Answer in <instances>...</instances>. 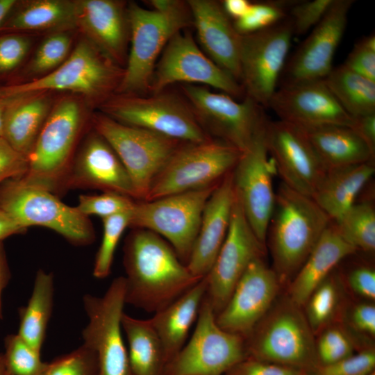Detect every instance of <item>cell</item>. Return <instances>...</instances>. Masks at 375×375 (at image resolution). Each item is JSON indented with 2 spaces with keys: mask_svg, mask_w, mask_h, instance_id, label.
<instances>
[{
  "mask_svg": "<svg viewBox=\"0 0 375 375\" xmlns=\"http://www.w3.org/2000/svg\"><path fill=\"white\" fill-rule=\"evenodd\" d=\"M93 124L95 131L112 148L126 168L136 199L144 201L153 181L180 142L107 115H97Z\"/></svg>",
  "mask_w": 375,
  "mask_h": 375,
  "instance_id": "ba28073f",
  "label": "cell"
},
{
  "mask_svg": "<svg viewBox=\"0 0 375 375\" xmlns=\"http://www.w3.org/2000/svg\"><path fill=\"white\" fill-rule=\"evenodd\" d=\"M0 375H11L8 371L3 359V353H0Z\"/></svg>",
  "mask_w": 375,
  "mask_h": 375,
  "instance_id": "94428289",
  "label": "cell"
},
{
  "mask_svg": "<svg viewBox=\"0 0 375 375\" xmlns=\"http://www.w3.org/2000/svg\"><path fill=\"white\" fill-rule=\"evenodd\" d=\"M122 326L132 374L162 375L166 365L164 350L149 319H138L124 312Z\"/></svg>",
  "mask_w": 375,
  "mask_h": 375,
  "instance_id": "1f68e13d",
  "label": "cell"
},
{
  "mask_svg": "<svg viewBox=\"0 0 375 375\" xmlns=\"http://www.w3.org/2000/svg\"><path fill=\"white\" fill-rule=\"evenodd\" d=\"M251 3L247 0H224L222 2L226 13L235 20L242 17L249 10Z\"/></svg>",
  "mask_w": 375,
  "mask_h": 375,
  "instance_id": "6f0895ef",
  "label": "cell"
},
{
  "mask_svg": "<svg viewBox=\"0 0 375 375\" xmlns=\"http://www.w3.org/2000/svg\"><path fill=\"white\" fill-rule=\"evenodd\" d=\"M131 210L102 219L103 236L93 267L95 278H105L110 274L117 246L124 230L130 224Z\"/></svg>",
  "mask_w": 375,
  "mask_h": 375,
  "instance_id": "74e56055",
  "label": "cell"
},
{
  "mask_svg": "<svg viewBox=\"0 0 375 375\" xmlns=\"http://www.w3.org/2000/svg\"><path fill=\"white\" fill-rule=\"evenodd\" d=\"M349 69L375 81V35L358 41L342 64Z\"/></svg>",
  "mask_w": 375,
  "mask_h": 375,
  "instance_id": "c3c4849f",
  "label": "cell"
},
{
  "mask_svg": "<svg viewBox=\"0 0 375 375\" xmlns=\"http://www.w3.org/2000/svg\"><path fill=\"white\" fill-rule=\"evenodd\" d=\"M105 110L110 117L122 124L179 142L201 143L211 140L192 110L170 94L120 97L110 101Z\"/></svg>",
  "mask_w": 375,
  "mask_h": 375,
  "instance_id": "9a60e30c",
  "label": "cell"
},
{
  "mask_svg": "<svg viewBox=\"0 0 375 375\" xmlns=\"http://www.w3.org/2000/svg\"><path fill=\"white\" fill-rule=\"evenodd\" d=\"M123 72L91 42L83 40L56 69L32 81L0 86V94L15 99L58 90L100 97L120 82Z\"/></svg>",
  "mask_w": 375,
  "mask_h": 375,
  "instance_id": "9c48e42d",
  "label": "cell"
},
{
  "mask_svg": "<svg viewBox=\"0 0 375 375\" xmlns=\"http://www.w3.org/2000/svg\"><path fill=\"white\" fill-rule=\"evenodd\" d=\"M265 129L241 153L232 176L235 196L244 216L257 238L266 247L275 203L273 178L277 172L265 144Z\"/></svg>",
  "mask_w": 375,
  "mask_h": 375,
  "instance_id": "2e32d148",
  "label": "cell"
},
{
  "mask_svg": "<svg viewBox=\"0 0 375 375\" xmlns=\"http://www.w3.org/2000/svg\"><path fill=\"white\" fill-rule=\"evenodd\" d=\"M268 108L281 120L301 127L338 125L352 128L353 124V118L340 105L323 79L279 88Z\"/></svg>",
  "mask_w": 375,
  "mask_h": 375,
  "instance_id": "603a6c76",
  "label": "cell"
},
{
  "mask_svg": "<svg viewBox=\"0 0 375 375\" xmlns=\"http://www.w3.org/2000/svg\"><path fill=\"white\" fill-rule=\"evenodd\" d=\"M71 40L63 33L46 38L35 52L31 63V71L36 74L53 71L64 62L70 49Z\"/></svg>",
  "mask_w": 375,
  "mask_h": 375,
  "instance_id": "7bdbcfd3",
  "label": "cell"
},
{
  "mask_svg": "<svg viewBox=\"0 0 375 375\" xmlns=\"http://www.w3.org/2000/svg\"><path fill=\"white\" fill-rule=\"evenodd\" d=\"M265 141L282 183L311 197L326 170L303 129L281 119L268 120Z\"/></svg>",
  "mask_w": 375,
  "mask_h": 375,
  "instance_id": "ffe728a7",
  "label": "cell"
},
{
  "mask_svg": "<svg viewBox=\"0 0 375 375\" xmlns=\"http://www.w3.org/2000/svg\"><path fill=\"white\" fill-rule=\"evenodd\" d=\"M375 371V350L365 347L338 362L317 365L308 375H369Z\"/></svg>",
  "mask_w": 375,
  "mask_h": 375,
  "instance_id": "f6af8a7d",
  "label": "cell"
},
{
  "mask_svg": "<svg viewBox=\"0 0 375 375\" xmlns=\"http://www.w3.org/2000/svg\"><path fill=\"white\" fill-rule=\"evenodd\" d=\"M215 316L205 296L193 334L162 375H224L248 356L244 338L220 328Z\"/></svg>",
  "mask_w": 375,
  "mask_h": 375,
  "instance_id": "30bf717a",
  "label": "cell"
},
{
  "mask_svg": "<svg viewBox=\"0 0 375 375\" xmlns=\"http://www.w3.org/2000/svg\"><path fill=\"white\" fill-rule=\"evenodd\" d=\"M207 290L202 278L174 302L154 313L149 319L164 350L166 364L185 344L190 330L197 321Z\"/></svg>",
  "mask_w": 375,
  "mask_h": 375,
  "instance_id": "83f0119b",
  "label": "cell"
},
{
  "mask_svg": "<svg viewBox=\"0 0 375 375\" xmlns=\"http://www.w3.org/2000/svg\"><path fill=\"white\" fill-rule=\"evenodd\" d=\"M16 2L15 0H0V26Z\"/></svg>",
  "mask_w": 375,
  "mask_h": 375,
  "instance_id": "680465c9",
  "label": "cell"
},
{
  "mask_svg": "<svg viewBox=\"0 0 375 375\" xmlns=\"http://www.w3.org/2000/svg\"><path fill=\"white\" fill-rule=\"evenodd\" d=\"M342 108L353 118L375 113V81L343 65L323 79Z\"/></svg>",
  "mask_w": 375,
  "mask_h": 375,
  "instance_id": "e575fe53",
  "label": "cell"
},
{
  "mask_svg": "<svg viewBox=\"0 0 375 375\" xmlns=\"http://www.w3.org/2000/svg\"><path fill=\"white\" fill-rule=\"evenodd\" d=\"M353 3V0H333L321 21L287 60L279 88L322 80L330 73Z\"/></svg>",
  "mask_w": 375,
  "mask_h": 375,
  "instance_id": "ac0fdd59",
  "label": "cell"
},
{
  "mask_svg": "<svg viewBox=\"0 0 375 375\" xmlns=\"http://www.w3.org/2000/svg\"><path fill=\"white\" fill-rule=\"evenodd\" d=\"M27 167V158L0 137V185L8 179L23 176Z\"/></svg>",
  "mask_w": 375,
  "mask_h": 375,
  "instance_id": "f907efd6",
  "label": "cell"
},
{
  "mask_svg": "<svg viewBox=\"0 0 375 375\" xmlns=\"http://www.w3.org/2000/svg\"><path fill=\"white\" fill-rule=\"evenodd\" d=\"M369 375H375V371H374V372H373L372 373H371V374H369Z\"/></svg>",
  "mask_w": 375,
  "mask_h": 375,
  "instance_id": "6125c7cd",
  "label": "cell"
},
{
  "mask_svg": "<svg viewBox=\"0 0 375 375\" xmlns=\"http://www.w3.org/2000/svg\"><path fill=\"white\" fill-rule=\"evenodd\" d=\"M333 223L341 236L356 251H374L375 208L372 201L356 202Z\"/></svg>",
  "mask_w": 375,
  "mask_h": 375,
  "instance_id": "d590c367",
  "label": "cell"
},
{
  "mask_svg": "<svg viewBox=\"0 0 375 375\" xmlns=\"http://www.w3.org/2000/svg\"><path fill=\"white\" fill-rule=\"evenodd\" d=\"M9 99L0 94V137L3 136L5 111Z\"/></svg>",
  "mask_w": 375,
  "mask_h": 375,
  "instance_id": "91938a15",
  "label": "cell"
},
{
  "mask_svg": "<svg viewBox=\"0 0 375 375\" xmlns=\"http://www.w3.org/2000/svg\"><path fill=\"white\" fill-rule=\"evenodd\" d=\"M125 303L149 313L163 309L201 278L158 234L135 228L124 246Z\"/></svg>",
  "mask_w": 375,
  "mask_h": 375,
  "instance_id": "6da1fadb",
  "label": "cell"
},
{
  "mask_svg": "<svg viewBox=\"0 0 375 375\" xmlns=\"http://www.w3.org/2000/svg\"><path fill=\"white\" fill-rule=\"evenodd\" d=\"M74 188L99 190L136 199L126 168L112 148L96 131L88 135L74 157L62 192Z\"/></svg>",
  "mask_w": 375,
  "mask_h": 375,
  "instance_id": "7402d4cb",
  "label": "cell"
},
{
  "mask_svg": "<svg viewBox=\"0 0 375 375\" xmlns=\"http://www.w3.org/2000/svg\"><path fill=\"white\" fill-rule=\"evenodd\" d=\"M134 204L135 201L128 197L114 192H103L96 195H80L76 208L85 216L96 215L103 219L128 211L133 208Z\"/></svg>",
  "mask_w": 375,
  "mask_h": 375,
  "instance_id": "ee69618b",
  "label": "cell"
},
{
  "mask_svg": "<svg viewBox=\"0 0 375 375\" xmlns=\"http://www.w3.org/2000/svg\"><path fill=\"white\" fill-rule=\"evenodd\" d=\"M182 88L201 125L205 124L221 141L241 152L251 145L269 120L263 108L247 96L238 102L227 94L201 86L185 84Z\"/></svg>",
  "mask_w": 375,
  "mask_h": 375,
  "instance_id": "5bb4252c",
  "label": "cell"
},
{
  "mask_svg": "<svg viewBox=\"0 0 375 375\" xmlns=\"http://www.w3.org/2000/svg\"><path fill=\"white\" fill-rule=\"evenodd\" d=\"M339 278L330 274L310 294L304 306L306 318L315 334L328 325L340 301Z\"/></svg>",
  "mask_w": 375,
  "mask_h": 375,
  "instance_id": "8d00e7d4",
  "label": "cell"
},
{
  "mask_svg": "<svg viewBox=\"0 0 375 375\" xmlns=\"http://www.w3.org/2000/svg\"><path fill=\"white\" fill-rule=\"evenodd\" d=\"M30 48V40L19 33L0 34V78L8 76L22 64Z\"/></svg>",
  "mask_w": 375,
  "mask_h": 375,
  "instance_id": "7dc6e473",
  "label": "cell"
},
{
  "mask_svg": "<svg viewBox=\"0 0 375 375\" xmlns=\"http://www.w3.org/2000/svg\"><path fill=\"white\" fill-rule=\"evenodd\" d=\"M331 222L311 197L279 185L266 244L281 283L292 281Z\"/></svg>",
  "mask_w": 375,
  "mask_h": 375,
  "instance_id": "7a4b0ae2",
  "label": "cell"
},
{
  "mask_svg": "<svg viewBox=\"0 0 375 375\" xmlns=\"http://www.w3.org/2000/svg\"><path fill=\"white\" fill-rule=\"evenodd\" d=\"M374 172V160L327 170L311 198L336 222L356 202Z\"/></svg>",
  "mask_w": 375,
  "mask_h": 375,
  "instance_id": "f1b7e54d",
  "label": "cell"
},
{
  "mask_svg": "<svg viewBox=\"0 0 375 375\" xmlns=\"http://www.w3.org/2000/svg\"><path fill=\"white\" fill-rule=\"evenodd\" d=\"M11 278L3 242H0V319H3L2 295Z\"/></svg>",
  "mask_w": 375,
  "mask_h": 375,
  "instance_id": "9f6ffc18",
  "label": "cell"
},
{
  "mask_svg": "<svg viewBox=\"0 0 375 375\" xmlns=\"http://www.w3.org/2000/svg\"><path fill=\"white\" fill-rule=\"evenodd\" d=\"M347 281L351 289L359 296L375 299V271L367 265L358 266L349 272Z\"/></svg>",
  "mask_w": 375,
  "mask_h": 375,
  "instance_id": "816d5d0a",
  "label": "cell"
},
{
  "mask_svg": "<svg viewBox=\"0 0 375 375\" xmlns=\"http://www.w3.org/2000/svg\"><path fill=\"white\" fill-rule=\"evenodd\" d=\"M75 2L76 25L90 42L114 63L124 60L131 34L128 9L112 0H81Z\"/></svg>",
  "mask_w": 375,
  "mask_h": 375,
  "instance_id": "484cf974",
  "label": "cell"
},
{
  "mask_svg": "<svg viewBox=\"0 0 375 375\" xmlns=\"http://www.w3.org/2000/svg\"><path fill=\"white\" fill-rule=\"evenodd\" d=\"M82 126L81 109L75 100L57 103L42 127L28 156L27 170L20 178L56 195L62 192Z\"/></svg>",
  "mask_w": 375,
  "mask_h": 375,
  "instance_id": "8992f818",
  "label": "cell"
},
{
  "mask_svg": "<svg viewBox=\"0 0 375 375\" xmlns=\"http://www.w3.org/2000/svg\"><path fill=\"white\" fill-rule=\"evenodd\" d=\"M300 308L290 298L271 307L244 338L248 356L307 372L317 367L314 333Z\"/></svg>",
  "mask_w": 375,
  "mask_h": 375,
  "instance_id": "277c9868",
  "label": "cell"
},
{
  "mask_svg": "<svg viewBox=\"0 0 375 375\" xmlns=\"http://www.w3.org/2000/svg\"><path fill=\"white\" fill-rule=\"evenodd\" d=\"M217 185L135 202L129 226L149 230L167 239L186 265L199 232L203 208Z\"/></svg>",
  "mask_w": 375,
  "mask_h": 375,
  "instance_id": "8fae6325",
  "label": "cell"
},
{
  "mask_svg": "<svg viewBox=\"0 0 375 375\" xmlns=\"http://www.w3.org/2000/svg\"><path fill=\"white\" fill-rule=\"evenodd\" d=\"M265 249L249 224L235 196L226 236L206 276V297L215 315L226 306L249 265L256 258L263 257Z\"/></svg>",
  "mask_w": 375,
  "mask_h": 375,
  "instance_id": "d6986e66",
  "label": "cell"
},
{
  "mask_svg": "<svg viewBox=\"0 0 375 375\" xmlns=\"http://www.w3.org/2000/svg\"><path fill=\"white\" fill-rule=\"evenodd\" d=\"M83 304L88 322L82 338L95 353L98 375H133L122 336L124 276L115 278L102 297L85 294Z\"/></svg>",
  "mask_w": 375,
  "mask_h": 375,
  "instance_id": "7c38bea8",
  "label": "cell"
},
{
  "mask_svg": "<svg viewBox=\"0 0 375 375\" xmlns=\"http://www.w3.org/2000/svg\"><path fill=\"white\" fill-rule=\"evenodd\" d=\"M333 0L294 2L288 10L294 34L301 35L312 29L325 15Z\"/></svg>",
  "mask_w": 375,
  "mask_h": 375,
  "instance_id": "bcb514c9",
  "label": "cell"
},
{
  "mask_svg": "<svg viewBox=\"0 0 375 375\" xmlns=\"http://www.w3.org/2000/svg\"><path fill=\"white\" fill-rule=\"evenodd\" d=\"M224 375H308L307 372L249 356L232 367Z\"/></svg>",
  "mask_w": 375,
  "mask_h": 375,
  "instance_id": "681fc988",
  "label": "cell"
},
{
  "mask_svg": "<svg viewBox=\"0 0 375 375\" xmlns=\"http://www.w3.org/2000/svg\"><path fill=\"white\" fill-rule=\"evenodd\" d=\"M352 128L375 151V113L353 118Z\"/></svg>",
  "mask_w": 375,
  "mask_h": 375,
  "instance_id": "db71d44e",
  "label": "cell"
},
{
  "mask_svg": "<svg viewBox=\"0 0 375 375\" xmlns=\"http://www.w3.org/2000/svg\"><path fill=\"white\" fill-rule=\"evenodd\" d=\"M8 99L2 137L28 159L50 112V103L42 95Z\"/></svg>",
  "mask_w": 375,
  "mask_h": 375,
  "instance_id": "4dcf8cb0",
  "label": "cell"
},
{
  "mask_svg": "<svg viewBox=\"0 0 375 375\" xmlns=\"http://www.w3.org/2000/svg\"><path fill=\"white\" fill-rule=\"evenodd\" d=\"M201 83L231 97H240L242 85L205 55L189 32L176 33L157 62L149 91L160 93L174 83Z\"/></svg>",
  "mask_w": 375,
  "mask_h": 375,
  "instance_id": "e0dca14e",
  "label": "cell"
},
{
  "mask_svg": "<svg viewBox=\"0 0 375 375\" xmlns=\"http://www.w3.org/2000/svg\"><path fill=\"white\" fill-rule=\"evenodd\" d=\"M53 275L40 269L36 272L33 291L26 306L19 310L17 334L40 353L53 311Z\"/></svg>",
  "mask_w": 375,
  "mask_h": 375,
  "instance_id": "836d02e7",
  "label": "cell"
},
{
  "mask_svg": "<svg viewBox=\"0 0 375 375\" xmlns=\"http://www.w3.org/2000/svg\"><path fill=\"white\" fill-rule=\"evenodd\" d=\"M352 326L371 337L375 335V306L370 302L356 304L351 312Z\"/></svg>",
  "mask_w": 375,
  "mask_h": 375,
  "instance_id": "f5cc1de1",
  "label": "cell"
},
{
  "mask_svg": "<svg viewBox=\"0 0 375 375\" xmlns=\"http://www.w3.org/2000/svg\"><path fill=\"white\" fill-rule=\"evenodd\" d=\"M26 230L7 212L0 209V242L11 235L24 233Z\"/></svg>",
  "mask_w": 375,
  "mask_h": 375,
  "instance_id": "11a10c76",
  "label": "cell"
},
{
  "mask_svg": "<svg viewBox=\"0 0 375 375\" xmlns=\"http://www.w3.org/2000/svg\"><path fill=\"white\" fill-rule=\"evenodd\" d=\"M241 153L220 140L179 146L153 181L144 201L216 185L233 169Z\"/></svg>",
  "mask_w": 375,
  "mask_h": 375,
  "instance_id": "52a82bcc",
  "label": "cell"
},
{
  "mask_svg": "<svg viewBox=\"0 0 375 375\" xmlns=\"http://www.w3.org/2000/svg\"><path fill=\"white\" fill-rule=\"evenodd\" d=\"M356 249L340 234L331 222L294 277L290 281L289 298L299 307L304 306L312 291L344 258Z\"/></svg>",
  "mask_w": 375,
  "mask_h": 375,
  "instance_id": "4316f807",
  "label": "cell"
},
{
  "mask_svg": "<svg viewBox=\"0 0 375 375\" xmlns=\"http://www.w3.org/2000/svg\"><path fill=\"white\" fill-rule=\"evenodd\" d=\"M315 343L320 365L338 362L354 353L355 344L344 330L340 327L326 328Z\"/></svg>",
  "mask_w": 375,
  "mask_h": 375,
  "instance_id": "b9f144b4",
  "label": "cell"
},
{
  "mask_svg": "<svg viewBox=\"0 0 375 375\" xmlns=\"http://www.w3.org/2000/svg\"><path fill=\"white\" fill-rule=\"evenodd\" d=\"M280 284L263 258H256L237 283L226 306L216 315L217 324L245 338L272 307Z\"/></svg>",
  "mask_w": 375,
  "mask_h": 375,
  "instance_id": "44dd1931",
  "label": "cell"
},
{
  "mask_svg": "<svg viewBox=\"0 0 375 375\" xmlns=\"http://www.w3.org/2000/svg\"><path fill=\"white\" fill-rule=\"evenodd\" d=\"M294 2L271 1L252 3L248 12L234 21V27L241 35L267 28L287 17L288 10Z\"/></svg>",
  "mask_w": 375,
  "mask_h": 375,
  "instance_id": "ab89813d",
  "label": "cell"
},
{
  "mask_svg": "<svg viewBox=\"0 0 375 375\" xmlns=\"http://www.w3.org/2000/svg\"><path fill=\"white\" fill-rule=\"evenodd\" d=\"M187 4L207 56L240 83L241 35L235 30L222 3L189 0Z\"/></svg>",
  "mask_w": 375,
  "mask_h": 375,
  "instance_id": "cb8c5ba5",
  "label": "cell"
},
{
  "mask_svg": "<svg viewBox=\"0 0 375 375\" xmlns=\"http://www.w3.org/2000/svg\"><path fill=\"white\" fill-rule=\"evenodd\" d=\"M301 128L326 171L375 159V151L351 127L324 125Z\"/></svg>",
  "mask_w": 375,
  "mask_h": 375,
  "instance_id": "f546056e",
  "label": "cell"
},
{
  "mask_svg": "<svg viewBox=\"0 0 375 375\" xmlns=\"http://www.w3.org/2000/svg\"><path fill=\"white\" fill-rule=\"evenodd\" d=\"M0 209L26 229L33 226L45 227L74 245H88L95 239L89 217L65 204L52 192L20 177L0 185Z\"/></svg>",
  "mask_w": 375,
  "mask_h": 375,
  "instance_id": "5b68a950",
  "label": "cell"
},
{
  "mask_svg": "<svg viewBox=\"0 0 375 375\" xmlns=\"http://www.w3.org/2000/svg\"><path fill=\"white\" fill-rule=\"evenodd\" d=\"M294 31L288 16L267 28L241 35L240 83L262 108L278 89Z\"/></svg>",
  "mask_w": 375,
  "mask_h": 375,
  "instance_id": "4fadbf2b",
  "label": "cell"
},
{
  "mask_svg": "<svg viewBox=\"0 0 375 375\" xmlns=\"http://www.w3.org/2000/svg\"><path fill=\"white\" fill-rule=\"evenodd\" d=\"M232 171L219 183L206 201L186 264L190 272L200 278L210 272L228 230L235 199Z\"/></svg>",
  "mask_w": 375,
  "mask_h": 375,
  "instance_id": "d4e9b609",
  "label": "cell"
},
{
  "mask_svg": "<svg viewBox=\"0 0 375 375\" xmlns=\"http://www.w3.org/2000/svg\"><path fill=\"white\" fill-rule=\"evenodd\" d=\"M40 375H98L97 356L83 343L72 351L46 362Z\"/></svg>",
  "mask_w": 375,
  "mask_h": 375,
  "instance_id": "60d3db41",
  "label": "cell"
},
{
  "mask_svg": "<svg viewBox=\"0 0 375 375\" xmlns=\"http://www.w3.org/2000/svg\"><path fill=\"white\" fill-rule=\"evenodd\" d=\"M71 25H76L75 2L39 0L21 6L16 2L1 24L0 33Z\"/></svg>",
  "mask_w": 375,
  "mask_h": 375,
  "instance_id": "d6a6232c",
  "label": "cell"
},
{
  "mask_svg": "<svg viewBox=\"0 0 375 375\" xmlns=\"http://www.w3.org/2000/svg\"><path fill=\"white\" fill-rule=\"evenodd\" d=\"M153 9L135 3L128 7L131 49L126 67L118 85L119 92L149 91L152 75L169 40L192 22L188 4L176 0H153Z\"/></svg>",
  "mask_w": 375,
  "mask_h": 375,
  "instance_id": "3957f363",
  "label": "cell"
},
{
  "mask_svg": "<svg viewBox=\"0 0 375 375\" xmlns=\"http://www.w3.org/2000/svg\"><path fill=\"white\" fill-rule=\"evenodd\" d=\"M4 362L11 375H40L46 365L41 353L29 345L17 333L4 339Z\"/></svg>",
  "mask_w": 375,
  "mask_h": 375,
  "instance_id": "f35d334b",
  "label": "cell"
}]
</instances>
